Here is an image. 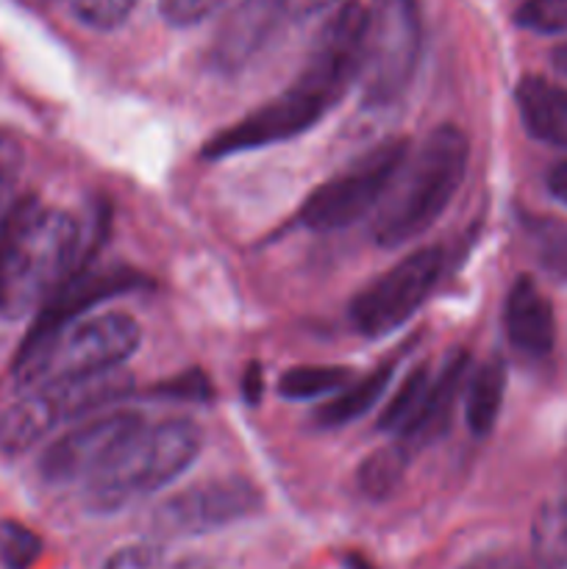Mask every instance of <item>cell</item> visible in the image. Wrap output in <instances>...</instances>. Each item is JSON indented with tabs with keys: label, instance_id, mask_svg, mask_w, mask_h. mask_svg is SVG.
I'll use <instances>...</instances> for the list:
<instances>
[{
	"label": "cell",
	"instance_id": "1",
	"mask_svg": "<svg viewBox=\"0 0 567 569\" xmlns=\"http://www.w3.org/2000/svg\"><path fill=\"white\" fill-rule=\"evenodd\" d=\"M365 11L359 0H342L334 6L311 44L309 61L292 87L261 103L259 109L248 111L242 120L217 131L203 144L206 159H228L248 150H265L311 131L356 83Z\"/></svg>",
	"mask_w": 567,
	"mask_h": 569
},
{
	"label": "cell",
	"instance_id": "2",
	"mask_svg": "<svg viewBox=\"0 0 567 569\" xmlns=\"http://www.w3.org/2000/svg\"><path fill=\"white\" fill-rule=\"evenodd\" d=\"M78 220L37 198L17 200L0 222V315L9 320L42 311L81 270Z\"/></svg>",
	"mask_w": 567,
	"mask_h": 569
},
{
	"label": "cell",
	"instance_id": "3",
	"mask_svg": "<svg viewBox=\"0 0 567 569\" xmlns=\"http://www.w3.org/2000/svg\"><path fill=\"white\" fill-rule=\"evenodd\" d=\"M470 142L456 126H439L409 150L398 176L376 209L372 239L381 248H400L422 237L465 183Z\"/></svg>",
	"mask_w": 567,
	"mask_h": 569
},
{
	"label": "cell",
	"instance_id": "4",
	"mask_svg": "<svg viewBox=\"0 0 567 569\" xmlns=\"http://www.w3.org/2000/svg\"><path fill=\"white\" fill-rule=\"evenodd\" d=\"M142 328L122 311L76 317L44 333H28L17 356V381L22 389H37L61 378L89 376L126 367L139 350Z\"/></svg>",
	"mask_w": 567,
	"mask_h": 569
},
{
	"label": "cell",
	"instance_id": "5",
	"mask_svg": "<svg viewBox=\"0 0 567 569\" xmlns=\"http://www.w3.org/2000/svg\"><path fill=\"white\" fill-rule=\"evenodd\" d=\"M203 448V431L192 420H165L142 426L137 437L117 450L103 470L87 481V506L94 515H111L122 506L170 487L183 476Z\"/></svg>",
	"mask_w": 567,
	"mask_h": 569
},
{
	"label": "cell",
	"instance_id": "6",
	"mask_svg": "<svg viewBox=\"0 0 567 569\" xmlns=\"http://www.w3.org/2000/svg\"><path fill=\"white\" fill-rule=\"evenodd\" d=\"M422 53L417 0H372L361 37L359 83L365 109H389L409 92Z\"/></svg>",
	"mask_w": 567,
	"mask_h": 569
},
{
	"label": "cell",
	"instance_id": "7",
	"mask_svg": "<svg viewBox=\"0 0 567 569\" xmlns=\"http://www.w3.org/2000/svg\"><path fill=\"white\" fill-rule=\"evenodd\" d=\"M409 150V139L404 137H389L378 142L306 198L298 211L300 226L326 233L359 222L361 217L378 209Z\"/></svg>",
	"mask_w": 567,
	"mask_h": 569
},
{
	"label": "cell",
	"instance_id": "8",
	"mask_svg": "<svg viewBox=\"0 0 567 569\" xmlns=\"http://www.w3.org/2000/svg\"><path fill=\"white\" fill-rule=\"evenodd\" d=\"M439 272H442V250L434 244L411 250L350 300L348 315L356 331L367 339H381L398 331L431 298Z\"/></svg>",
	"mask_w": 567,
	"mask_h": 569
},
{
	"label": "cell",
	"instance_id": "9",
	"mask_svg": "<svg viewBox=\"0 0 567 569\" xmlns=\"http://www.w3.org/2000/svg\"><path fill=\"white\" fill-rule=\"evenodd\" d=\"M259 509L261 492L248 478H211L161 500L150 526L159 537H203L248 520Z\"/></svg>",
	"mask_w": 567,
	"mask_h": 569
},
{
	"label": "cell",
	"instance_id": "10",
	"mask_svg": "<svg viewBox=\"0 0 567 569\" xmlns=\"http://www.w3.org/2000/svg\"><path fill=\"white\" fill-rule=\"evenodd\" d=\"M142 426V417L133 411L89 417L44 450L39 472L50 483H87L94 472L103 470L117 450L126 448L128 439L137 437Z\"/></svg>",
	"mask_w": 567,
	"mask_h": 569
},
{
	"label": "cell",
	"instance_id": "11",
	"mask_svg": "<svg viewBox=\"0 0 567 569\" xmlns=\"http://www.w3.org/2000/svg\"><path fill=\"white\" fill-rule=\"evenodd\" d=\"M148 287V278L128 267H109V270H78L72 272L70 281L48 300L42 311H39L37 322H33L31 333L53 331V328L64 326V322L83 317L89 309L98 303L120 295L137 292V289Z\"/></svg>",
	"mask_w": 567,
	"mask_h": 569
},
{
	"label": "cell",
	"instance_id": "12",
	"mask_svg": "<svg viewBox=\"0 0 567 569\" xmlns=\"http://www.w3.org/2000/svg\"><path fill=\"white\" fill-rule=\"evenodd\" d=\"M281 17H287V0H237L211 42L217 70H242L272 37Z\"/></svg>",
	"mask_w": 567,
	"mask_h": 569
},
{
	"label": "cell",
	"instance_id": "13",
	"mask_svg": "<svg viewBox=\"0 0 567 569\" xmlns=\"http://www.w3.org/2000/svg\"><path fill=\"white\" fill-rule=\"evenodd\" d=\"M506 337L511 348L520 350L523 356L543 359L554 350L556 342V317L550 309V300L545 298L543 289L528 276H520L511 283L506 295Z\"/></svg>",
	"mask_w": 567,
	"mask_h": 569
},
{
	"label": "cell",
	"instance_id": "14",
	"mask_svg": "<svg viewBox=\"0 0 567 569\" xmlns=\"http://www.w3.org/2000/svg\"><path fill=\"white\" fill-rule=\"evenodd\" d=\"M515 98L528 137L567 150V87L543 76H526L517 83Z\"/></svg>",
	"mask_w": 567,
	"mask_h": 569
},
{
	"label": "cell",
	"instance_id": "15",
	"mask_svg": "<svg viewBox=\"0 0 567 569\" xmlns=\"http://www.w3.org/2000/svg\"><path fill=\"white\" fill-rule=\"evenodd\" d=\"M467 372H470V359L461 350H456V353H450L442 361V367L431 376L426 406H422V415L417 420V428L409 437V442H417V439L431 442V439H437L448 428L450 411H454L456 398H459L461 387H465Z\"/></svg>",
	"mask_w": 567,
	"mask_h": 569
},
{
	"label": "cell",
	"instance_id": "16",
	"mask_svg": "<svg viewBox=\"0 0 567 569\" xmlns=\"http://www.w3.org/2000/svg\"><path fill=\"white\" fill-rule=\"evenodd\" d=\"M392 376L395 365H381L378 370L367 372V376L356 378V381L350 378L339 392H334V398L326 406L317 409L315 422L320 428H342L348 422H356L384 398V392L392 383Z\"/></svg>",
	"mask_w": 567,
	"mask_h": 569
},
{
	"label": "cell",
	"instance_id": "17",
	"mask_svg": "<svg viewBox=\"0 0 567 569\" xmlns=\"http://www.w3.org/2000/svg\"><path fill=\"white\" fill-rule=\"evenodd\" d=\"M506 395V367L500 359L484 361L472 370L465 387V422L476 437H487L495 428Z\"/></svg>",
	"mask_w": 567,
	"mask_h": 569
},
{
	"label": "cell",
	"instance_id": "18",
	"mask_svg": "<svg viewBox=\"0 0 567 569\" xmlns=\"http://www.w3.org/2000/svg\"><path fill=\"white\" fill-rule=\"evenodd\" d=\"M431 376L434 372L428 370V365H420L400 381V387L395 389V395L387 400L381 417H378V428L384 433H395L400 442H409V437L417 428V420L422 415V406H426Z\"/></svg>",
	"mask_w": 567,
	"mask_h": 569
},
{
	"label": "cell",
	"instance_id": "19",
	"mask_svg": "<svg viewBox=\"0 0 567 569\" xmlns=\"http://www.w3.org/2000/svg\"><path fill=\"white\" fill-rule=\"evenodd\" d=\"M411 453L406 450L404 442L384 445V448L372 450L365 461L356 470V483H359V492L367 500H387L389 495L398 489V483L404 481L406 470H409Z\"/></svg>",
	"mask_w": 567,
	"mask_h": 569
},
{
	"label": "cell",
	"instance_id": "20",
	"mask_svg": "<svg viewBox=\"0 0 567 569\" xmlns=\"http://www.w3.org/2000/svg\"><path fill=\"white\" fill-rule=\"evenodd\" d=\"M531 553L545 569H567V500L539 506L531 522Z\"/></svg>",
	"mask_w": 567,
	"mask_h": 569
},
{
	"label": "cell",
	"instance_id": "21",
	"mask_svg": "<svg viewBox=\"0 0 567 569\" xmlns=\"http://www.w3.org/2000/svg\"><path fill=\"white\" fill-rule=\"evenodd\" d=\"M350 381L348 367L339 365H300L289 367L278 378V392L287 400H315L339 392Z\"/></svg>",
	"mask_w": 567,
	"mask_h": 569
},
{
	"label": "cell",
	"instance_id": "22",
	"mask_svg": "<svg viewBox=\"0 0 567 569\" xmlns=\"http://www.w3.org/2000/svg\"><path fill=\"white\" fill-rule=\"evenodd\" d=\"M526 231L539 267L548 276L567 281V222L556 217H531L526 220Z\"/></svg>",
	"mask_w": 567,
	"mask_h": 569
},
{
	"label": "cell",
	"instance_id": "23",
	"mask_svg": "<svg viewBox=\"0 0 567 569\" xmlns=\"http://www.w3.org/2000/svg\"><path fill=\"white\" fill-rule=\"evenodd\" d=\"M42 556V539L17 520H0V567L31 569Z\"/></svg>",
	"mask_w": 567,
	"mask_h": 569
},
{
	"label": "cell",
	"instance_id": "24",
	"mask_svg": "<svg viewBox=\"0 0 567 569\" xmlns=\"http://www.w3.org/2000/svg\"><path fill=\"white\" fill-rule=\"evenodd\" d=\"M515 22L543 37L567 33V0H523L515 11Z\"/></svg>",
	"mask_w": 567,
	"mask_h": 569
},
{
	"label": "cell",
	"instance_id": "25",
	"mask_svg": "<svg viewBox=\"0 0 567 569\" xmlns=\"http://www.w3.org/2000/svg\"><path fill=\"white\" fill-rule=\"evenodd\" d=\"M78 22L92 31H115L131 17L139 0H67Z\"/></svg>",
	"mask_w": 567,
	"mask_h": 569
},
{
	"label": "cell",
	"instance_id": "26",
	"mask_svg": "<svg viewBox=\"0 0 567 569\" xmlns=\"http://www.w3.org/2000/svg\"><path fill=\"white\" fill-rule=\"evenodd\" d=\"M106 569H189V565L161 545H131L117 550Z\"/></svg>",
	"mask_w": 567,
	"mask_h": 569
},
{
	"label": "cell",
	"instance_id": "27",
	"mask_svg": "<svg viewBox=\"0 0 567 569\" xmlns=\"http://www.w3.org/2000/svg\"><path fill=\"white\" fill-rule=\"evenodd\" d=\"M22 172V148L9 133H0V222L17 203V183Z\"/></svg>",
	"mask_w": 567,
	"mask_h": 569
},
{
	"label": "cell",
	"instance_id": "28",
	"mask_svg": "<svg viewBox=\"0 0 567 569\" xmlns=\"http://www.w3.org/2000/svg\"><path fill=\"white\" fill-rule=\"evenodd\" d=\"M226 0H159V14L167 26L189 28L209 20Z\"/></svg>",
	"mask_w": 567,
	"mask_h": 569
},
{
	"label": "cell",
	"instance_id": "29",
	"mask_svg": "<svg viewBox=\"0 0 567 569\" xmlns=\"http://www.w3.org/2000/svg\"><path fill=\"white\" fill-rule=\"evenodd\" d=\"M461 569H545L537 559L515 553V550H493V553H481L472 561H467Z\"/></svg>",
	"mask_w": 567,
	"mask_h": 569
},
{
	"label": "cell",
	"instance_id": "30",
	"mask_svg": "<svg viewBox=\"0 0 567 569\" xmlns=\"http://www.w3.org/2000/svg\"><path fill=\"white\" fill-rule=\"evenodd\" d=\"M159 392L165 395V398H189V400H206L209 398L211 387L209 381H206L203 372H187V376L176 378V381H167L161 383Z\"/></svg>",
	"mask_w": 567,
	"mask_h": 569
},
{
	"label": "cell",
	"instance_id": "31",
	"mask_svg": "<svg viewBox=\"0 0 567 569\" xmlns=\"http://www.w3.org/2000/svg\"><path fill=\"white\" fill-rule=\"evenodd\" d=\"M337 3H342V0H287V17L306 20V17H317L322 14V11H331Z\"/></svg>",
	"mask_w": 567,
	"mask_h": 569
},
{
	"label": "cell",
	"instance_id": "32",
	"mask_svg": "<svg viewBox=\"0 0 567 569\" xmlns=\"http://www.w3.org/2000/svg\"><path fill=\"white\" fill-rule=\"evenodd\" d=\"M548 189L559 203L567 206V159L559 161V164L550 167L548 172Z\"/></svg>",
	"mask_w": 567,
	"mask_h": 569
},
{
	"label": "cell",
	"instance_id": "33",
	"mask_svg": "<svg viewBox=\"0 0 567 569\" xmlns=\"http://www.w3.org/2000/svg\"><path fill=\"white\" fill-rule=\"evenodd\" d=\"M259 378H261V372H259V370H250V372H248V383H245V392H248V398H250V400L259 398V392H261Z\"/></svg>",
	"mask_w": 567,
	"mask_h": 569
},
{
	"label": "cell",
	"instance_id": "34",
	"mask_svg": "<svg viewBox=\"0 0 567 569\" xmlns=\"http://www.w3.org/2000/svg\"><path fill=\"white\" fill-rule=\"evenodd\" d=\"M550 59H554L556 70H559L561 76L567 78V44H559V48L554 50V56H550Z\"/></svg>",
	"mask_w": 567,
	"mask_h": 569
},
{
	"label": "cell",
	"instance_id": "35",
	"mask_svg": "<svg viewBox=\"0 0 567 569\" xmlns=\"http://www.w3.org/2000/svg\"><path fill=\"white\" fill-rule=\"evenodd\" d=\"M345 569H376V567H372V561H367L365 556L350 553L345 556Z\"/></svg>",
	"mask_w": 567,
	"mask_h": 569
}]
</instances>
